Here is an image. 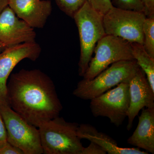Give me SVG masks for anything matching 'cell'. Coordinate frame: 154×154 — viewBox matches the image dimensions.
I'll list each match as a JSON object with an SVG mask.
<instances>
[{
	"label": "cell",
	"instance_id": "e0dca14e",
	"mask_svg": "<svg viewBox=\"0 0 154 154\" xmlns=\"http://www.w3.org/2000/svg\"><path fill=\"white\" fill-rule=\"evenodd\" d=\"M59 8L69 17L73 18L77 11L87 0H55Z\"/></svg>",
	"mask_w": 154,
	"mask_h": 154
},
{
	"label": "cell",
	"instance_id": "6da1fadb",
	"mask_svg": "<svg viewBox=\"0 0 154 154\" xmlns=\"http://www.w3.org/2000/svg\"><path fill=\"white\" fill-rule=\"evenodd\" d=\"M10 107L38 128L59 115L62 105L51 79L39 69L21 70L7 84Z\"/></svg>",
	"mask_w": 154,
	"mask_h": 154
},
{
	"label": "cell",
	"instance_id": "5bb4252c",
	"mask_svg": "<svg viewBox=\"0 0 154 154\" xmlns=\"http://www.w3.org/2000/svg\"><path fill=\"white\" fill-rule=\"evenodd\" d=\"M77 134L81 139H86L101 146L109 154H148L138 148H122L119 146L116 141L89 124L79 125Z\"/></svg>",
	"mask_w": 154,
	"mask_h": 154
},
{
	"label": "cell",
	"instance_id": "8fae6325",
	"mask_svg": "<svg viewBox=\"0 0 154 154\" xmlns=\"http://www.w3.org/2000/svg\"><path fill=\"white\" fill-rule=\"evenodd\" d=\"M130 104L127 117V129L133 127L134 120L144 108H154V91L146 76L140 68L129 81Z\"/></svg>",
	"mask_w": 154,
	"mask_h": 154
},
{
	"label": "cell",
	"instance_id": "277c9868",
	"mask_svg": "<svg viewBox=\"0 0 154 154\" xmlns=\"http://www.w3.org/2000/svg\"><path fill=\"white\" fill-rule=\"evenodd\" d=\"M139 68L135 60L114 63L93 79H83L80 81L73 95L83 100H91L122 82L129 81Z\"/></svg>",
	"mask_w": 154,
	"mask_h": 154
},
{
	"label": "cell",
	"instance_id": "7a4b0ae2",
	"mask_svg": "<svg viewBox=\"0 0 154 154\" xmlns=\"http://www.w3.org/2000/svg\"><path fill=\"white\" fill-rule=\"evenodd\" d=\"M79 124L58 116L38 127L43 154H82L83 146L77 134Z\"/></svg>",
	"mask_w": 154,
	"mask_h": 154
},
{
	"label": "cell",
	"instance_id": "30bf717a",
	"mask_svg": "<svg viewBox=\"0 0 154 154\" xmlns=\"http://www.w3.org/2000/svg\"><path fill=\"white\" fill-rule=\"evenodd\" d=\"M36 38L33 28L19 19L9 6L0 13V42L5 48L35 42Z\"/></svg>",
	"mask_w": 154,
	"mask_h": 154
},
{
	"label": "cell",
	"instance_id": "ac0fdd59",
	"mask_svg": "<svg viewBox=\"0 0 154 154\" xmlns=\"http://www.w3.org/2000/svg\"><path fill=\"white\" fill-rule=\"evenodd\" d=\"M111 2L113 7L117 8L144 12L141 0H111Z\"/></svg>",
	"mask_w": 154,
	"mask_h": 154
},
{
	"label": "cell",
	"instance_id": "8992f818",
	"mask_svg": "<svg viewBox=\"0 0 154 154\" xmlns=\"http://www.w3.org/2000/svg\"><path fill=\"white\" fill-rule=\"evenodd\" d=\"M83 79L91 80L114 63L134 60L131 43L119 37L105 35L97 42Z\"/></svg>",
	"mask_w": 154,
	"mask_h": 154
},
{
	"label": "cell",
	"instance_id": "cb8c5ba5",
	"mask_svg": "<svg viewBox=\"0 0 154 154\" xmlns=\"http://www.w3.org/2000/svg\"><path fill=\"white\" fill-rule=\"evenodd\" d=\"M0 44H2V43H1V42H0Z\"/></svg>",
	"mask_w": 154,
	"mask_h": 154
},
{
	"label": "cell",
	"instance_id": "ffe728a7",
	"mask_svg": "<svg viewBox=\"0 0 154 154\" xmlns=\"http://www.w3.org/2000/svg\"><path fill=\"white\" fill-rule=\"evenodd\" d=\"M7 140V134L5 126L0 113V152L1 154H8V145Z\"/></svg>",
	"mask_w": 154,
	"mask_h": 154
},
{
	"label": "cell",
	"instance_id": "ba28073f",
	"mask_svg": "<svg viewBox=\"0 0 154 154\" xmlns=\"http://www.w3.org/2000/svg\"><path fill=\"white\" fill-rule=\"evenodd\" d=\"M129 81H125L116 87L91 99L90 109L95 117H105L116 127L127 117L130 104Z\"/></svg>",
	"mask_w": 154,
	"mask_h": 154
},
{
	"label": "cell",
	"instance_id": "9a60e30c",
	"mask_svg": "<svg viewBox=\"0 0 154 154\" xmlns=\"http://www.w3.org/2000/svg\"><path fill=\"white\" fill-rule=\"evenodd\" d=\"M131 43L134 58L145 74L149 84L154 91V58L146 52L142 45L136 42Z\"/></svg>",
	"mask_w": 154,
	"mask_h": 154
},
{
	"label": "cell",
	"instance_id": "44dd1931",
	"mask_svg": "<svg viewBox=\"0 0 154 154\" xmlns=\"http://www.w3.org/2000/svg\"><path fill=\"white\" fill-rule=\"evenodd\" d=\"M107 152L101 146L94 142H91L88 147H84L82 154H106Z\"/></svg>",
	"mask_w": 154,
	"mask_h": 154
},
{
	"label": "cell",
	"instance_id": "52a82bcc",
	"mask_svg": "<svg viewBox=\"0 0 154 154\" xmlns=\"http://www.w3.org/2000/svg\"><path fill=\"white\" fill-rule=\"evenodd\" d=\"M146 18L143 12L113 7L103 16L105 34L143 45V26Z\"/></svg>",
	"mask_w": 154,
	"mask_h": 154
},
{
	"label": "cell",
	"instance_id": "9c48e42d",
	"mask_svg": "<svg viewBox=\"0 0 154 154\" xmlns=\"http://www.w3.org/2000/svg\"><path fill=\"white\" fill-rule=\"evenodd\" d=\"M41 52L36 42L6 48L0 52V106L9 105L7 97V81L11 72L21 61L36 60Z\"/></svg>",
	"mask_w": 154,
	"mask_h": 154
},
{
	"label": "cell",
	"instance_id": "3957f363",
	"mask_svg": "<svg viewBox=\"0 0 154 154\" xmlns=\"http://www.w3.org/2000/svg\"><path fill=\"white\" fill-rule=\"evenodd\" d=\"M103 17L86 1L73 17L79 36L81 51L79 73L80 76L83 77L85 73L97 42L106 35Z\"/></svg>",
	"mask_w": 154,
	"mask_h": 154
},
{
	"label": "cell",
	"instance_id": "d6986e66",
	"mask_svg": "<svg viewBox=\"0 0 154 154\" xmlns=\"http://www.w3.org/2000/svg\"><path fill=\"white\" fill-rule=\"evenodd\" d=\"M91 7L102 16L113 8L111 0H87Z\"/></svg>",
	"mask_w": 154,
	"mask_h": 154
},
{
	"label": "cell",
	"instance_id": "603a6c76",
	"mask_svg": "<svg viewBox=\"0 0 154 154\" xmlns=\"http://www.w3.org/2000/svg\"><path fill=\"white\" fill-rule=\"evenodd\" d=\"M9 0H0V13L7 6H8Z\"/></svg>",
	"mask_w": 154,
	"mask_h": 154
},
{
	"label": "cell",
	"instance_id": "4fadbf2b",
	"mask_svg": "<svg viewBox=\"0 0 154 154\" xmlns=\"http://www.w3.org/2000/svg\"><path fill=\"white\" fill-rule=\"evenodd\" d=\"M127 143L154 154V108L143 109L139 116L137 127L127 140Z\"/></svg>",
	"mask_w": 154,
	"mask_h": 154
},
{
	"label": "cell",
	"instance_id": "7402d4cb",
	"mask_svg": "<svg viewBox=\"0 0 154 154\" xmlns=\"http://www.w3.org/2000/svg\"><path fill=\"white\" fill-rule=\"evenodd\" d=\"M147 18L154 17V0H141Z\"/></svg>",
	"mask_w": 154,
	"mask_h": 154
},
{
	"label": "cell",
	"instance_id": "7c38bea8",
	"mask_svg": "<svg viewBox=\"0 0 154 154\" xmlns=\"http://www.w3.org/2000/svg\"><path fill=\"white\" fill-rule=\"evenodd\" d=\"M8 6L17 17L33 28H43L52 12L49 0H9Z\"/></svg>",
	"mask_w": 154,
	"mask_h": 154
},
{
	"label": "cell",
	"instance_id": "2e32d148",
	"mask_svg": "<svg viewBox=\"0 0 154 154\" xmlns=\"http://www.w3.org/2000/svg\"><path fill=\"white\" fill-rule=\"evenodd\" d=\"M143 47L149 55L154 58V17L147 18L143 26Z\"/></svg>",
	"mask_w": 154,
	"mask_h": 154
},
{
	"label": "cell",
	"instance_id": "5b68a950",
	"mask_svg": "<svg viewBox=\"0 0 154 154\" xmlns=\"http://www.w3.org/2000/svg\"><path fill=\"white\" fill-rule=\"evenodd\" d=\"M5 126L7 140L24 154H43L38 128L29 124L9 105L0 106Z\"/></svg>",
	"mask_w": 154,
	"mask_h": 154
}]
</instances>
